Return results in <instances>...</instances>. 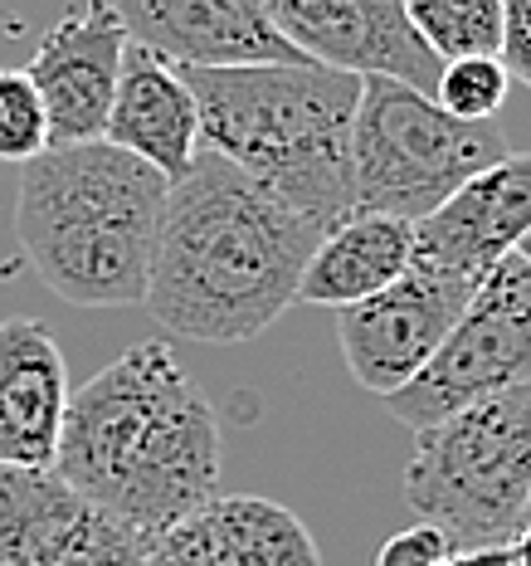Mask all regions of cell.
Wrapping results in <instances>:
<instances>
[{"label":"cell","instance_id":"obj_14","mask_svg":"<svg viewBox=\"0 0 531 566\" xmlns=\"http://www.w3.org/2000/svg\"><path fill=\"white\" fill-rule=\"evenodd\" d=\"M68 416L64 352L34 317H0V469L50 474Z\"/></svg>","mask_w":531,"mask_h":566},{"label":"cell","instance_id":"obj_9","mask_svg":"<svg viewBox=\"0 0 531 566\" xmlns=\"http://www.w3.org/2000/svg\"><path fill=\"white\" fill-rule=\"evenodd\" d=\"M283 40L308 64L357 78H395L420 93L439 84V59L424 50L400 0H258Z\"/></svg>","mask_w":531,"mask_h":566},{"label":"cell","instance_id":"obj_17","mask_svg":"<svg viewBox=\"0 0 531 566\" xmlns=\"http://www.w3.org/2000/svg\"><path fill=\"white\" fill-rule=\"evenodd\" d=\"M205 517L224 566H322L302 517L274 499H254V493L210 499Z\"/></svg>","mask_w":531,"mask_h":566},{"label":"cell","instance_id":"obj_24","mask_svg":"<svg viewBox=\"0 0 531 566\" xmlns=\"http://www.w3.org/2000/svg\"><path fill=\"white\" fill-rule=\"evenodd\" d=\"M439 566H502V547H478V552H448Z\"/></svg>","mask_w":531,"mask_h":566},{"label":"cell","instance_id":"obj_1","mask_svg":"<svg viewBox=\"0 0 531 566\" xmlns=\"http://www.w3.org/2000/svg\"><path fill=\"white\" fill-rule=\"evenodd\" d=\"M322 226L254 186L220 151L200 147L167 186L147 308L171 337L234 347L298 303V279Z\"/></svg>","mask_w":531,"mask_h":566},{"label":"cell","instance_id":"obj_25","mask_svg":"<svg viewBox=\"0 0 531 566\" xmlns=\"http://www.w3.org/2000/svg\"><path fill=\"white\" fill-rule=\"evenodd\" d=\"M517 254H522V259H527V264H531V234H527V240H522V244H517Z\"/></svg>","mask_w":531,"mask_h":566},{"label":"cell","instance_id":"obj_6","mask_svg":"<svg viewBox=\"0 0 531 566\" xmlns=\"http://www.w3.org/2000/svg\"><path fill=\"white\" fill-rule=\"evenodd\" d=\"M502 157L507 142L492 123H458L429 93L395 78H361L351 117V210L415 226Z\"/></svg>","mask_w":531,"mask_h":566},{"label":"cell","instance_id":"obj_3","mask_svg":"<svg viewBox=\"0 0 531 566\" xmlns=\"http://www.w3.org/2000/svg\"><path fill=\"white\" fill-rule=\"evenodd\" d=\"M167 186V176L113 142L44 147L20 167V254L74 308H137L147 298Z\"/></svg>","mask_w":531,"mask_h":566},{"label":"cell","instance_id":"obj_20","mask_svg":"<svg viewBox=\"0 0 531 566\" xmlns=\"http://www.w3.org/2000/svg\"><path fill=\"white\" fill-rule=\"evenodd\" d=\"M50 147V117L25 69H0V161L25 167Z\"/></svg>","mask_w":531,"mask_h":566},{"label":"cell","instance_id":"obj_11","mask_svg":"<svg viewBox=\"0 0 531 566\" xmlns=\"http://www.w3.org/2000/svg\"><path fill=\"white\" fill-rule=\"evenodd\" d=\"M127 44L132 40L108 0H84L44 30L25 74L50 117V147L103 142Z\"/></svg>","mask_w":531,"mask_h":566},{"label":"cell","instance_id":"obj_13","mask_svg":"<svg viewBox=\"0 0 531 566\" xmlns=\"http://www.w3.org/2000/svg\"><path fill=\"white\" fill-rule=\"evenodd\" d=\"M127 40L181 69L308 64L268 25L258 0H108Z\"/></svg>","mask_w":531,"mask_h":566},{"label":"cell","instance_id":"obj_22","mask_svg":"<svg viewBox=\"0 0 531 566\" xmlns=\"http://www.w3.org/2000/svg\"><path fill=\"white\" fill-rule=\"evenodd\" d=\"M502 69L512 84L531 88V0H502V44H498Z\"/></svg>","mask_w":531,"mask_h":566},{"label":"cell","instance_id":"obj_4","mask_svg":"<svg viewBox=\"0 0 531 566\" xmlns=\"http://www.w3.org/2000/svg\"><path fill=\"white\" fill-rule=\"evenodd\" d=\"M200 108V147L312 226L351 216V117L361 78L322 64L185 69Z\"/></svg>","mask_w":531,"mask_h":566},{"label":"cell","instance_id":"obj_23","mask_svg":"<svg viewBox=\"0 0 531 566\" xmlns=\"http://www.w3.org/2000/svg\"><path fill=\"white\" fill-rule=\"evenodd\" d=\"M502 566H531V527H517L502 542Z\"/></svg>","mask_w":531,"mask_h":566},{"label":"cell","instance_id":"obj_12","mask_svg":"<svg viewBox=\"0 0 531 566\" xmlns=\"http://www.w3.org/2000/svg\"><path fill=\"white\" fill-rule=\"evenodd\" d=\"M531 234V151H507L464 181L434 216L415 220L410 264L444 279L482 283Z\"/></svg>","mask_w":531,"mask_h":566},{"label":"cell","instance_id":"obj_10","mask_svg":"<svg viewBox=\"0 0 531 566\" xmlns=\"http://www.w3.org/2000/svg\"><path fill=\"white\" fill-rule=\"evenodd\" d=\"M147 537L54 474L0 469V566H141Z\"/></svg>","mask_w":531,"mask_h":566},{"label":"cell","instance_id":"obj_5","mask_svg":"<svg viewBox=\"0 0 531 566\" xmlns=\"http://www.w3.org/2000/svg\"><path fill=\"white\" fill-rule=\"evenodd\" d=\"M531 489V376L415 434L400 493L454 552L502 547Z\"/></svg>","mask_w":531,"mask_h":566},{"label":"cell","instance_id":"obj_21","mask_svg":"<svg viewBox=\"0 0 531 566\" xmlns=\"http://www.w3.org/2000/svg\"><path fill=\"white\" fill-rule=\"evenodd\" d=\"M448 552H454V542H448L439 527L415 523V527H405V533H395V537L381 542L375 566H439Z\"/></svg>","mask_w":531,"mask_h":566},{"label":"cell","instance_id":"obj_8","mask_svg":"<svg viewBox=\"0 0 531 566\" xmlns=\"http://www.w3.org/2000/svg\"><path fill=\"white\" fill-rule=\"evenodd\" d=\"M474 289L478 283L410 264L391 289L371 293L351 308H337V342L351 381L381 400L410 386L424 371V361L439 352L448 327L464 317Z\"/></svg>","mask_w":531,"mask_h":566},{"label":"cell","instance_id":"obj_7","mask_svg":"<svg viewBox=\"0 0 531 566\" xmlns=\"http://www.w3.org/2000/svg\"><path fill=\"white\" fill-rule=\"evenodd\" d=\"M531 376V264L522 254H507L492 264L482 283L468 298L464 317L448 327L424 371L395 396H385V410L410 424V430H429L448 420L454 410L474 406V400L517 386Z\"/></svg>","mask_w":531,"mask_h":566},{"label":"cell","instance_id":"obj_18","mask_svg":"<svg viewBox=\"0 0 531 566\" xmlns=\"http://www.w3.org/2000/svg\"><path fill=\"white\" fill-rule=\"evenodd\" d=\"M439 64L448 59H498L502 44V0H400Z\"/></svg>","mask_w":531,"mask_h":566},{"label":"cell","instance_id":"obj_26","mask_svg":"<svg viewBox=\"0 0 531 566\" xmlns=\"http://www.w3.org/2000/svg\"><path fill=\"white\" fill-rule=\"evenodd\" d=\"M522 527H531V489H527V513H522Z\"/></svg>","mask_w":531,"mask_h":566},{"label":"cell","instance_id":"obj_19","mask_svg":"<svg viewBox=\"0 0 531 566\" xmlns=\"http://www.w3.org/2000/svg\"><path fill=\"white\" fill-rule=\"evenodd\" d=\"M507 93H512V74L502 69V59H448L429 98L458 123H492Z\"/></svg>","mask_w":531,"mask_h":566},{"label":"cell","instance_id":"obj_2","mask_svg":"<svg viewBox=\"0 0 531 566\" xmlns=\"http://www.w3.org/2000/svg\"><path fill=\"white\" fill-rule=\"evenodd\" d=\"M50 474L141 537L220 499V420L167 342H137L68 391Z\"/></svg>","mask_w":531,"mask_h":566},{"label":"cell","instance_id":"obj_15","mask_svg":"<svg viewBox=\"0 0 531 566\" xmlns=\"http://www.w3.org/2000/svg\"><path fill=\"white\" fill-rule=\"evenodd\" d=\"M103 142L147 161L167 181L191 171L200 151V108L191 84H185V69L141 50V44H127Z\"/></svg>","mask_w":531,"mask_h":566},{"label":"cell","instance_id":"obj_16","mask_svg":"<svg viewBox=\"0 0 531 566\" xmlns=\"http://www.w3.org/2000/svg\"><path fill=\"white\" fill-rule=\"evenodd\" d=\"M410 250H415V226L410 220L351 210L308 254L302 279H298V303L351 308V303L391 289L410 269Z\"/></svg>","mask_w":531,"mask_h":566}]
</instances>
